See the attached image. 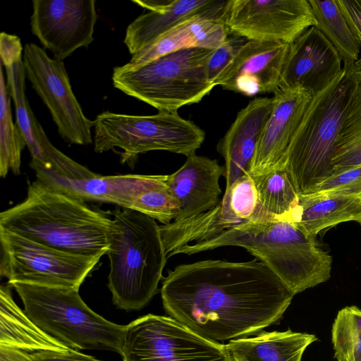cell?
Wrapping results in <instances>:
<instances>
[{
  "mask_svg": "<svg viewBox=\"0 0 361 361\" xmlns=\"http://www.w3.org/2000/svg\"><path fill=\"white\" fill-rule=\"evenodd\" d=\"M293 293L262 262L207 259L168 270L161 288L166 312L209 340L258 334L276 323Z\"/></svg>",
  "mask_w": 361,
  "mask_h": 361,
  "instance_id": "cell-1",
  "label": "cell"
},
{
  "mask_svg": "<svg viewBox=\"0 0 361 361\" xmlns=\"http://www.w3.org/2000/svg\"><path fill=\"white\" fill-rule=\"evenodd\" d=\"M0 227L61 251L101 258L109 247L113 221L36 180L22 202L1 212Z\"/></svg>",
  "mask_w": 361,
  "mask_h": 361,
  "instance_id": "cell-2",
  "label": "cell"
},
{
  "mask_svg": "<svg viewBox=\"0 0 361 361\" xmlns=\"http://www.w3.org/2000/svg\"><path fill=\"white\" fill-rule=\"evenodd\" d=\"M224 246L247 250L265 264L294 295L331 277V255L316 238L306 236L294 222L286 220L248 221L181 247L174 255H190Z\"/></svg>",
  "mask_w": 361,
  "mask_h": 361,
  "instance_id": "cell-3",
  "label": "cell"
},
{
  "mask_svg": "<svg viewBox=\"0 0 361 361\" xmlns=\"http://www.w3.org/2000/svg\"><path fill=\"white\" fill-rule=\"evenodd\" d=\"M112 215L108 287L117 308L140 310L157 293L168 259L160 225L133 209L117 208Z\"/></svg>",
  "mask_w": 361,
  "mask_h": 361,
  "instance_id": "cell-4",
  "label": "cell"
},
{
  "mask_svg": "<svg viewBox=\"0 0 361 361\" xmlns=\"http://www.w3.org/2000/svg\"><path fill=\"white\" fill-rule=\"evenodd\" d=\"M353 78L343 68L322 92L314 96L288 149L283 166L299 196L310 194L332 175L341 127Z\"/></svg>",
  "mask_w": 361,
  "mask_h": 361,
  "instance_id": "cell-5",
  "label": "cell"
},
{
  "mask_svg": "<svg viewBox=\"0 0 361 361\" xmlns=\"http://www.w3.org/2000/svg\"><path fill=\"white\" fill-rule=\"evenodd\" d=\"M28 317L48 335L75 350L121 354L126 325L106 320L82 300L79 290L15 282Z\"/></svg>",
  "mask_w": 361,
  "mask_h": 361,
  "instance_id": "cell-6",
  "label": "cell"
},
{
  "mask_svg": "<svg viewBox=\"0 0 361 361\" xmlns=\"http://www.w3.org/2000/svg\"><path fill=\"white\" fill-rule=\"evenodd\" d=\"M214 49L190 48L158 58L135 70L114 68V86L159 111L175 112L200 102L216 85L208 62Z\"/></svg>",
  "mask_w": 361,
  "mask_h": 361,
  "instance_id": "cell-7",
  "label": "cell"
},
{
  "mask_svg": "<svg viewBox=\"0 0 361 361\" xmlns=\"http://www.w3.org/2000/svg\"><path fill=\"white\" fill-rule=\"evenodd\" d=\"M204 132L177 111L135 116L104 111L94 121V148L102 153L122 150L121 162L133 163L140 154L164 150L186 157L195 154Z\"/></svg>",
  "mask_w": 361,
  "mask_h": 361,
  "instance_id": "cell-8",
  "label": "cell"
},
{
  "mask_svg": "<svg viewBox=\"0 0 361 361\" xmlns=\"http://www.w3.org/2000/svg\"><path fill=\"white\" fill-rule=\"evenodd\" d=\"M0 274L19 282L78 289L100 258L61 251L0 227Z\"/></svg>",
  "mask_w": 361,
  "mask_h": 361,
  "instance_id": "cell-9",
  "label": "cell"
},
{
  "mask_svg": "<svg viewBox=\"0 0 361 361\" xmlns=\"http://www.w3.org/2000/svg\"><path fill=\"white\" fill-rule=\"evenodd\" d=\"M123 361H230L224 344L171 317L148 314L126 325Z\"/></svg>",
  "mask_w": 361,
  "mask_h": 361,
  "instance_id": "cell-10",
  "label": "cell"
},
{
  "mask_svg": "<svg viewBox=\"0 0 361 361\" xmlns=\"http://www.w3.org/2000/svg\"><path fill=\"white\" fill-rule=\"evenodd\" d=\"M23 60L26 77L49 110L61 137L70 144L92 143L94 121L85 116L63 61L50 58L32 43L25 45Z\"/></svg>",
  "mask_w": 361,
  "mask_h": 361,
  "instance_id": "cell-11",
  "label": "cell"
},
{
  "mask_svg": "<svg viewBox=\"0 0 361 361\" xmlns=\"http://www.w3.org/2000/svg\"><path fill=\"white\" fill-rule=\"evenodd\" d=\"M255 180L244 176L226 188L223 198L213 209L196 216L160 225L167 258L188 245L202 242L235 226L260 221Z\"/></svg>",
  "mask_w": 361,
  "mask_h": 361,
  "instance_id": "cell-12",
  "label": "cell"
},
{
  "mask_svg": "<svg viewBox=\"0 0 361 361\" xmlns=\"http://www.w3.org/2000/svg\"><path fill=\"white\" fill-rule=\"evenodd\" d=\"M226 25L248 41L290 44L317 21L309 0H231Z\"/></svg>",
  "mask_w": 361,
  "mask_h": 361,
  "instance_id": "cell-13",
  "label": "cell"
},
{
  "mask_svg": "<svg viewBox=\"0 0 361 361\" xmlns=\"http://www.w3.org/2000/svg\"><path fill=\"white\" fill-rule=\"evenodd\" d=\"M94 0H33L31 29L54 59L63 61L93 41Z\"/></svg>",
  "mask_w": 361,
  "mask_h": 361,
  "instance_id": "cell-14",
  "label": "cell"
},
{
  "mask_svg": "<svg viewBox=\"0 0 361 361\" xmlns=\"http://www.w3.org/2000/svg\"><path fill=\"white\" fill-rule=\"evenodd\" d=\"M147 10L128 25L124 43L133 55L178 25L194 18L226 24L231 0H133Z\"/></svg>",
  "mask_w": 361,
  "mask_h": 361,
  "instance_id": "cell-15",
  "label": "cell"
},
{
  "mask_svg": "<svg viewBox=\"0 0 361 361\" xmlns=\"http://www.w3.org/2000/svg\"><path fill=\"white\" fill-rule=\"evenodd\" d=\"M313 97L300 87L279 88L274 93L272 110L260 135L250 176L283 168L288 149Z\"/></svg>",
  "mask_w": 361,
  "mask_h": 361,
  "instance_id": "cell-16",
  "label": "cell"
},
{
  "mask_svg": "<svg viewBox=\"0 0 361 361\" xmlns=\"http://www.w3.org/2000/svg\"><path fill=\"white\" fill-rule=\"evenodd\" d=\"M290 44L247 41L215 81L216 85L247 97L279 89Z\"/></svg>",
  "mask_w": 361,
  "mask_h": 361,
  "instance_id": "cell-17",
  "label": "cell"
},
{
  "mask_svg": "<svg viewBox=\"0 0 361 361\" xmlns=\"http://www.w3.org/2000/svg\"><path fill=\"white\" fill-rule=\"evenodd\" d=\"M341 61L320 30L311 27L290 44L279 88L300 87L314 97L341 72Z\"/></svg>",
  "mask_w": 361,
  "mask_h": 361,
  "instance_id": "cell-18",
  "label": "cell"
},
{
  "mask_svg": "<svg viewBox=\"0 0 361 361\" xmlns=\"http://www.w3.org/2000/svg\"><path fill=\"white\" fill-rule=\"evenodd\" d=\"M37 180L51 188L85 201L114 204L136 211L142 192L156 175L127 174L97 176L81 180L63 178L51 170L30 165Z\"/></svg>",
  "mask_w": 361,
  "mask_h": 361,
  "instance_id": "cell-19",
  "label": "cell"
},
{
  "mask_svg": "<svg viewBox=\"0 0 361 361\" xmlns=\"http://www.w3.org/2000/svg\"><path fill=\"white\" fill-rule=\"evenodd\" d=\"M273 98L257 97L242 109L217 145L224 158L226 188L250 175L252 162L264 127L273 107Z\"/></svg>",
  "mask_w": 361,
  "mask_h": 361,
  "instance_id": "cell-20",
  "label": "cell"
},
{
  "mask_svg": "<svg viewBox=\"0 0 361 361\" xmlns=\"http://www.w3.org/2000/svg\"><path fill=\"white\" fill-rule=\"evenodd\" d=\"M224 171L216 159L193 154L187 157L178 170L167 175V185L180 205L173 221H183L215 207L221 201L219 179Z\"/></svg>",
  "mask_w": 361,
  "mask_h": 361,
  "instance_id": "cell-21",
  "label": "cell"
},
{
  "mask_svg": "<svg viewBox=\"0 0 361 361\" xmlns=\"http://www.w3.org/2000/svg\"><path fill=\"white\" fill-rule=\"evenodd\" d=\"M230 31L226 24L205 18L186 20L154 42L132 55L130 60L120 68L135 70L168 54L190 48L215 49L223 44Z\"/></svg>",
  "mask_w": 361,
  "mask_h": 361,
  "instance_id": "cell-22",
  "label": "cell"
},
{
  "mask_svg": "<svg viewBox=\"0 0 361 361\" xmlns=\"http://www.w3.org/2000/svg\"><path fill=\"white\" fill-rule=\"evenodd\" d=\"M20 38L2 32L0 35L1 63L6 73V86L16 111V124L23 133L30 152L32 163L42 164L43 154L33 128L34 113L25 93V69Z\"/></svg>",
  "mask_w": 361,
  "mask_h": 361,
  "instance_id": "cell-23",
  "label": "cell"
},
{
  "mask_svg": "<svg viewBox=\"0 0 361 361\" xmlns=\"http://www.w3.org/2000/svg\"><path fill=\"white\" fill-rule=\"evenodd\" d=\"M317 341L314 334L261 331L252 338L230 340L225 344L230 361H301L306 348Z\"/></svg>",
  "mask_w": 361,
  "mask_h": 361,
  "instance_id": "cell-24",
  "label": "cell"
},
{
  "mask_svg": "<svg viewBox=\"0 0 361 361\" xmlns=\"http://www.w3.org/2000/svg\"><path fill=\"white\" fill-rule=\"evenodd\" d=\"M11 286L0 288V347L32 353L71 348L39 328L13 299Z\"/></svg>",
  "mask_w": 361,
  "mask_h": 361,
  "instance_id": "cell-25",
  "label": "cell"
},
{
  "mask_svg": "<svg viewBox=\"0 0 361 361\" xmlns=\"http://www.w3.org/2000/svg\"><path fill=\"white\" fill-rule=\"evenodd\" d=\"M361 224V195H326L299 196V207L294 222L307 237L341 223Z\"/></svg>",
  "mask_w": 361,
  "mask_h": 361,
  "instance_id": "cell-26",
  "label": "cell"
},
{
  "mask_svg": "<svg viewBox=\"0 0 361 361\" xmlns=\"http://www.w3.org/2000/svg\"><path fill=\"white\" fill-rule=\"evenodd\" d=\"M252 178L257 192L259 212L273 219L295 222L299 207V195L288 171L284 168H279Z\"/></svg>",
  "mask_w": 361,
  "mask_h": 361,
  "instance_id": "cell-27",
  "label": "cell"
},
{
  "mask_svg": "<svg viewBox=\"0 0 361 361\" xmlns=\"http://www.w3.org/2000/svg\"><path fill=\"white\" fill-rule=\"evenodd\" d=\"M350 71L353 84L332 161V174L361 165V72Z\"/></svg>",
  "mask_w": 361,
  "mask_h": 361,
  "instance_id": "cell-28",
  "label": "cell"
},
{
  "mask_svg": "<svg viewBox=\"0 0 361 361\" xmlns=\"http://www.w3.org/2000/svg\"><path fill=\"white\" fill-rule=\"evenodd\" d=\"M316 27L334 47L344 67H349L359 59L360 45L350 30L336 0H309Z\"/></svg>",
  "mask_w": 361,
  "mask_h": 361,
  "instance_id": "cell-29",
  "label": "cell"
},
{
  "mask_svg": "<svg viewBox=\"0 0 361 361\" xmlns=\"http://www.w3.org/2000/svg\"><path fill=\"white\" fill-rule=\"evenodd\" d=\"M0 66V176L5 178L9 171L20 173L21 154L27 146L25 138L12 119L11 99Z\"/></svg>",
  "mask_w": 361,
  "mask_h": 361,
  "instance_id": "cell-30",
  "label": "cell"
},
{
  "mask_svg": "<svg viewBox=\"0 0 361 361\" xmlns=\"http://www.w3.org/2000/svg\"><path fill=\"white\" fill-rule=\"evenodd\" d=\"M331 341L337 361L361 358V309L348 306L338 311L332 326Z\"/></svg>",
  "mask_w": 361,
  "mask_h": 361,
  "instance_id": "cell-31",
  "label": "cell"
},
{
  "mask_svg": "<svg viewBox=\"0 0 361 361\" xmlns=\"http://www.w3.org/2000/svg\"><path fill=\"white\" fill-rule=\"evenodd\" d=\"M32 123L35 137L42 152L43 162L42 164L30 163V165L39 166L63 178L72 180L89 178L97 175L56 148L48 139L35 116Z\"/></svg>",
  "mask_w": 361,
  "mask_h": 361,
  "instance_id": "cell-32",
  "label": "cell"
},
{
  "mask_svg": "<svg viewBox=\"0 0 361 361\" xmlns=\"http://www.w3.org/2000/svg\"><path fill=\"white\" fill-rule=\"evenodd\" d=\"M309 195H361V165L333 173Z\"/></svg>",
  "mask_w": 361,
  "mask_h": 361,
  "instance_id": "cell-33",
  "label": "cell"
},
{
  "mask_svg": "<svg viewBox=\"0 0 361 361\" xmlns=\"http://www.w3.org/2000/svg\"><path fill=\"white\" fill-rule=\"evenodd\" d=\"M248 40L231 32L221 45L215 49L208 62L209 79L214 82L233 60L240 47Z\"/></svg>",
  "mask_w": 361,
  "mask_h": 361,
  "instance_id": "cell-34",
  "label": "cell"
},
{
  "mask_svg": "<svg viewBox=\"0 0 361 361\" xmlns=\"http://www.w3.org/2000/svg\"><path fill=\"white\" fill-rule=\"evenodd\" d=\"M348 27L361 47V0H336Z\"/></svg>",
  "mask_w": 361,
  "mask_h": 361,
  "instance_id": "cell-35",
  "label": "cell"
},
{
  "mask_svg": "<svg viewBox=\"0 0 361 361\" xmlns=\"http://www.w3.org/2000/svg\"><path fill=\"white\" fill-rule=\"evenodd\" d=\"M28 354L35 361H102L73 349L66 351L43 350Z\"/></svg>",
  "mask_w": 361,
  "mask_h": 361,
  "instance_id": "cell-36",
  "label": "cell"
},
{
  "mask_svg": "<svg viewBox=\"0 0 361 361\" xmlns=\"http://www.w3.org/2000/svg\"><path fill=\"white\" fill-rule=\"evenodd\" d=\"M0 361H35L27 353L0 347Z\"/></svg>",
  "mask_w": 361,
  "mask_h": 361,
  "instance_id": "cell-37",
  "label": "cell"
},
{
  "mask_svg": "<svg viewBox=\"0 0 361 361\" xmlns=\"http://www.w3.org/2000/svg\"><path fill=\"white\" fill-rule=\"evenodd\" d=\"M344 68H346L353 71L361 72V56L354 64H353L352 66H350L349 67H344Z\"/></svg>",
  "mask_w": 361,
  "mask_h": 361,
  "instance_id": "cell-38",
  "label": "cell"
},
{
  "mask_svg": "<svg viewBox=\"0 0 361 361\" xmlns=\"http://www.w3.org/2000/svg\"><path fill=\"white\" fill-rule=\"evenodd\" d=\"M354 361H361V358L357 359V360H355Z\"/></svg>",
  "mask_w": 361,
  "mask_h": 361,
  "instance_id": "cell-39",
  "label": "cell"
}]
</instances>
